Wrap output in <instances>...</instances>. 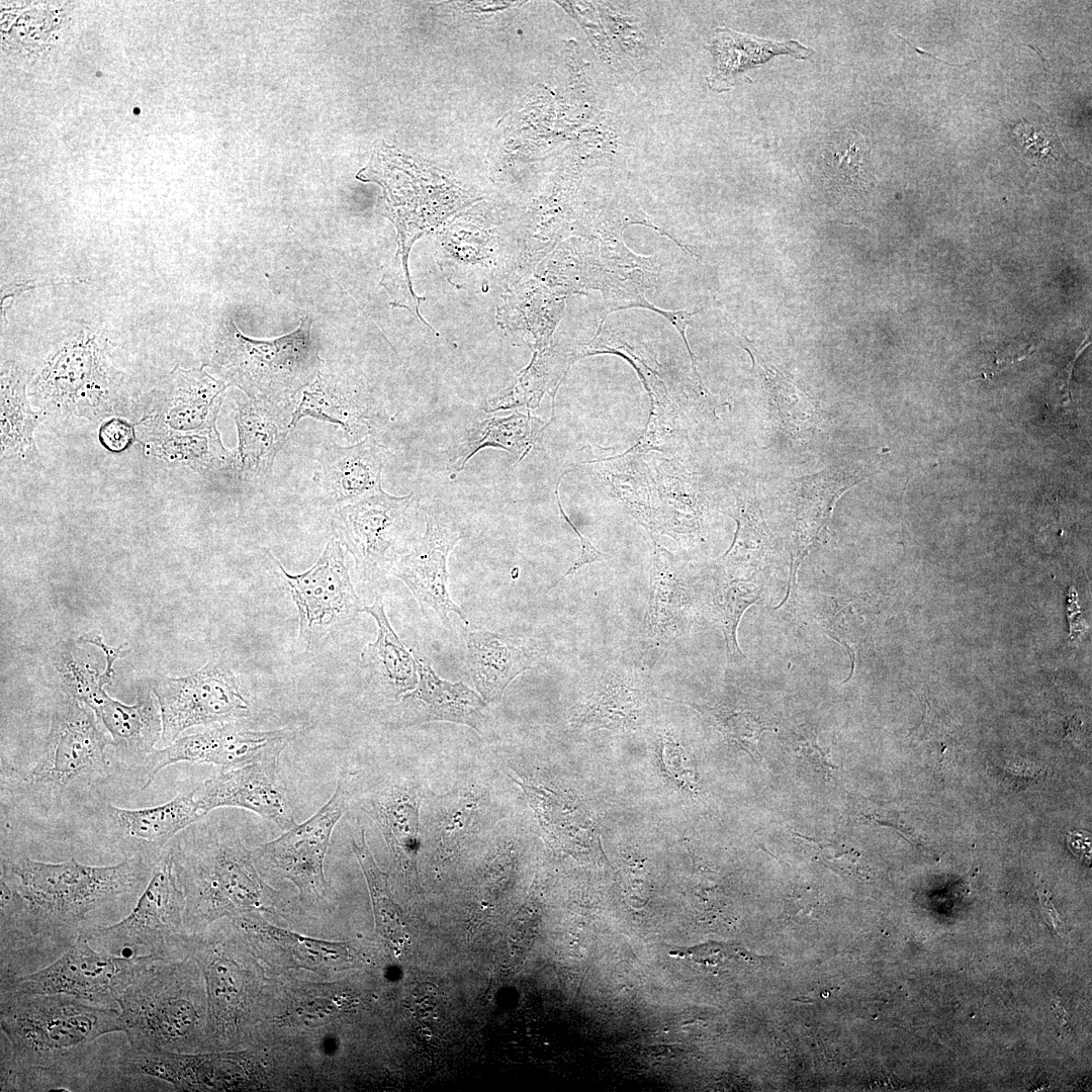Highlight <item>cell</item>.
I'll return each instance as SVG.
<instances>
[{
  "mask_svg": "<svg viewBox=\"0 0 1092 1092\" xmlns=\"http://www.w3.org/2000/svg\"><path fill=\"white\" fill-rule=\"evenodd\" d=\"M158 859L144 853L112 866H88L74 858L58 863L26 856L2 859L1 952L15 941L70 946L90 912L139 892Z\"/></svg>",
  "mask_w": 1092,
  "mask_h": 1092,
  "instance_id": "6da1fadb",
  "label": "cell"
},
{
  "mask_svg": "<svg viewBox=\"0 0 1092 1092\" xmlns=\"http://www.w3.org/2000/svg\"><path fill=\"white\" fill-rule=\"evenodd\" d=\"M1 1091L62 1089L95 1040L123 1031L120 1011L63 994L0 992Z\"/></svg>",
  "mask_w": 1092,
  "mask_h": 1092,
  "instance_id": "7a4b0ae2",
  "label": "cell"
},
{
  "mask_svg": "<svg viewBox=\"0 0 1092 1092\" xmlns=\"http://www.w3.org/2000/svg\"><path fill=\"white\" fill-rule=\"evenodd\" d=\"M197 823L169 847L185 919L207 922L272 905L273 890L260 879L241 836L219 823Z\"/></svg>",
  "mask_w": 1092,
  "mask_h": 1092,
  "instance_id": "3957f363",
  "label": "cell"
},
{
  "mask_svg": "<svg viewBox=\"0 0 1092 1092\" xmlns=\"http://www.w3.org/2000/svg\"><path fill=\"white\" fill-rule=\"evenodd\" d=\"M394 158L377 152L357 178L375 182L383 189L387 216L397 232L395 256L398 266L389 280L394 302L413 311L424 323L420 304L425 297L416 294L408 271L412 247L422 236L475 198L437 170Z\"/></svg>",
  "mask_w": 1092,
  "mask_h": 1092,
  "instance_id": "277c9868",
  "label": "cell"
},
{
  "mask_svg": "<svg viewBox=\"0 0 1092 1092\" xmlns=\"http://www.w3.org/2000/svg\"><path fill=\"white\" fill-rule=\"evenodd\" d=\"M310 327L311 320L302 317L289 334L257 340L231 322L215 342L209 366L249 398L291 407L323 365Z\"/></svg>",
  "mask_w": 1092,
  "mask_h": 1092,
  "instance_id": "5b68a950",
  "label": "cell"
},
{
  "mask_svg": "<svg viewBox=\"0 0 1092 1092\" xmlns=\"http://www.w3.org/2000/svg\"><path fill=\"white\" fill-rule=\"evenodd\" d=\"M110 745L93 711L65 694L54 710L39 755L14 779L13 791L29 807L55 811L73 789L89 787L106 775Z\"/></svg>",
  "mask_w": 1092,
  "mask_h": 1092,
  "instance_id": "8992f818",
  "label": "cell"
},
{
  "mask_svg": "<svg viewBox=\"0 0 1092 1092\" xmlns=\"http://www.w3.org/2000/svg\"><path fill=\"white\" fill-rule=\"evenodd\" d=\"M171 960L140 956L116 997L130 1048L182 1053L199 1032L200 1005Z\"/></svg>",
  "mask_w": 1092,
  "mask_h": 1092,
  "instance_id": "52a82bcc",
  "label": "cell"
},
{
  "mask_svg": "<svg viewBox=\"0 0 1092 1092\" xmlns=\"http://www.w3.org/2000/svg\"><path fill=\"white\" fill-rule=\"evenodd\" d=\"M419 511L414 493L396 496L384 490L337 508L335 536L353 557L362 583L377 585L391 574L414 543L410 540Z\"/></svg>",
  "mask_w": 1092,
  "mask_h": 1092,
  "instance_id": "ba28073f",
  "label": "cell"
},
{
  "mask_svg": "<svg viewBox=\"0 0 1092 1092\" xmlns=\"http://www.w3.org/2000/svg\"><path fill=\"white\" fill-rule=\"evenodd\" d=\"M268 566L288 592L298 616V639L312 650L352 624L363 612L341 541L333 535L307 570L292 574L270 552Z\"/></svg>",
  "mask_w": 1092,
  "mask_h": 1092,
  "instance_id": "9c48e42d",
  "label": "cell"
},
{
  "mask_svg": "<svg viewBox=\"0 0 1092 1092\" xmlns=\"http://www.w3.org/2000/svg\"><path fill=\"white\" fill-rule=\"evenodd\" d=\"M185 911V896L169 848L162 852L133 910L108 926H81L96 949L118 956H154L171 960Z\"/></svg>",
  "mask_w": 1092,
  "mask_h": 1092,
  "instance_id": "30bf717a",
  "label": "cell"
},
{
  "mask_svg": "<svg viewBox=\"0 0 1092 1092\" xmlns=\"http://www.w3.org/2000/svg\"><path fill=\"white\" fill-rule=\"evenodd\" d=\"M32 394L54 412L87 418L110 415L117 382L96 337L83 332L57 350L33 381Z\"/></svg>",
  "mask_w": 1092,
  "mask_h": 1092,
  "instance_id": "8fae6325",
  "label": "cell"
},
{
  "mask_svg": "<svg viewBox=\"0 0 1092 1092\" xmlns=\"http://www.w3.org/2000/svg\"><path fill=\"white\" fill-rule=\"evenodd\" d=\"M162 718V742L171 744L186 729L247 717L250 703L231 667L212 659L194 673L158 676L153 684Z\"/></svg>",
  "mask_w": 1092,
  "mask_h": 1092,
  "instance_id": "7c38bea8",
  "label": "cell"
},
{
  "mask_svg": "<svg viewBox=\"0 0 1092 1092\" xmlns=\"http://www.w3.org/2000/svg\"><path fill=\"white\" fill-rule=\"evenodd\" d=\"M139 959L98 950L79 932L60 959L27 975L1 978L0 990L63 994L92 1005L113 1007Z\"/></svg>",
  "mask_w": 1092,
  "mask_h": 1092,
  "instance_id": "4fadbf2b",
  "label": "cell"
},
{
  "mask_svg": "<svg viewBox=\"0 0 1092 1092\" xmlns=\"http://www.w3.org/2000/svg\"><path fill=\"white\" fill-rule=\"evenodd\" d=\"M352 782L349 772L340 776L332 797L318 811L258 849L296 885L302 898L318 900L326 895L324 861L334 828L348 810Z\"/></svg>",
  "mask_w": 1092,
  "mask_h": 1092,
  "instance_id": "5bb4252c",
  "label": "cell"
},
{
  "mask_svg": "<svg viewBox=\"0 0 1092 1092\" xmlns=\"http://www.w3.org/2000/svg\"><path fill=\"white\" fill-rule=\"evenodd\" d=\"M291 729L254 731L231 721L176 739L160 749H154L145 759L146 783L149 788L156 776L167 766L187 761L209 763L233 769L245 764L279 757L294 738Z\"/></svg>",
  "mask_w": 1092,
  "mask_h": 1092,
  "instance_id": "9a60e30c",
  "label": "cell"
},
{
  "mask_svg": "<svg viewBox=\"0 0 1092 1092\" xmlns=\"http://www.w3.org/2000/svg\"><path fill=\"white\" fill-rule=\"evenodd\" d=\"M463 537L462 530L450 520L426 511L423 535L399 556L391 570L413 593L422 613L427 616L434 612L447 628H451L448 614L452 612L468 624L465 613L448 593V557Z\"/></svg>",
  "mask_w": 1092,
  "mask_h": 1092,
  "instance_id": "2e32d148",
  "label": "cell"
},
{
  "mask_svg": "<svg viewBox=\"0 0 1092 1092\" xmlns=\"http://www.w3.org/2000/svg\"><path fill=\"white\" fill-rule=\"evenodd\" d=\"M279 757L254 761L226 769L195 789V798L207 814L220 807H238L256 813L286 831L294 827V807L288 788L279 775Z\"/></svg>",
  "mask_w": 1092,
  "mask_h": 1092,
  "instance_id": "e0dca14e",
  "label": "cell"
},
{
  "mask_svg": "<svg viewBox=\"0 0 1092 1092\" xmlns=\"http://www.w3.org/2000/svg\"><path fill=\"white\" fill-rule=\"evenodd\" d=\"M300 393L292 410V429L301 419L312 418L339 426L353 444L370 434L372 399L361 374L323 364Z\"/></svg>",
  "mask_w": 1092,
  "mask_h": 1092,
  "instance_id": "ac0fdd59",
  "label": "cell"
},
{
  "mask_svg": "<svg viewBox=\"0 0 1092 1092\" xmlns=\"http://www.w3.org/2000/svg\"><path fill=\"white\" fill-rule=\"evenodd\" d=\"M392 457L371 434L349 446L324 447L313 475L321 502L339 508L382 491V471Z\"/></svg>",
  "mask_w": 1092,
  "mask_h": 1092,
  "instance_id": "d6986e66",
  "label": "cell"
},
{
  "mask_svg": "<svg viewBox=\"0 0 1092 1092\" xmlns=\"http://www.w3.org/2000/svg\"><path fill=\"white\" fill-rule=\"evenodd\" d=\"M102 811L106 831L116 842L133 847V854L154 857L160 856L175 835L206 816L195 790L154 807L127 809L106 804Z\"/></svg>",
  "mask_w": 1092,
  "mask_h": 1092,
  "instance_id": "ffe728a7",
  "label": "cell"
},
{
  "mask_svg": "<svg viewBox=\"0 0 1092 1092\" xmlns=\"http://www.w3.org/2000/svg\"><path fill=\"white\" fill-rule=\"evenodd\" d=\"M649 605L644 630V664L652 667L688 629L691 598L673 555L653 538Z\"/></svg>",
  "mask_w": 1092,
  "mask_h": 1092,
  "instance_id": "44dd1931",
  "label": "cell"
},
{
  "mask_svg": "<svg viewBox=\"0 0 1092 1092\" xmlns=\"http://www.w3.org/2000/svg\"><path fill=\"white\" fill-rule=\"evenodd\" d=\"M860 472L845 467H832L794 481L793 507L795 528L788 592L779 605L783 606L794 594L797 571L803 558L821 541L837 499L860 480Z\"/></svg>",
  "mask_w": 1092,
  "mask_h": 1092,
  "instance_id": "7402d4cb",
  "label": "cell"
},
{
  "mask_svg": "<svg viewBox=\"0 0 1092 1092\" xmlns=\"http://www.w3.org/2000/svg\"><path fill=\"white\" fill-rule=\"evenodd\" d=\"M290 406L248 397L234 410L238 432L235 452L236 476L247 483L265 482L272 472L276 455L291 428Z\"/></svg>",
  "mask_w": 1092,
  "mask_h": 1092,
  "instance_id": "603a6c76",
  "label": "cell"
},
{
  "mask_svg": "<svg viewBox=\"0 0 1092 1092\" xmlns=\"http://www.w3.org/2000/svg\"><path fill=\"white\" fill-rule=\"evenodd\" d=\"M416 661L418 685L402 696L396 707L397 722L401 726H413L445 721L469 726L479 732L486 708L482 697L462 682L440 678L430 664L419 657Z\"/></svg>",
  "mask_w": 1092,
  "mask_h": 1092,
  "instance_id": "cb8c5ba5",
  "label": "cell"
},
{
  "mask_svg": "<svg viewBox=\"0 0 1092 1092\" xmlns=\"http://www.w3.org/2000/svg\"><path fill=\"white\" fill-rule=\"evenodd\" d=\"M645 676L621 667L605 671L572 715L576 727L631 731L644 716L649 699Z\"/></svg>",
  "mask_w": 1092,
  "mask_h": 1092,
  "instance_id": "d4e9b609",
  "label": "cell"
},
{
  "mask_svg": "<svg viewBox=\"0 0 1092 1092\" xmlns=\"http://www.w3.org/2000/svg\"><path fill=\"white\" fill-rule=\"evenodd\" d=\"M524 640L477 629L467 635V662L473 684L487 703H498L508 686L537 662Z\"/></svg>",
  "mask_w": 1092,
  "mask_h": 1092,
  "instance_id": "484cf974",
  "label": "cell"
},
{
  "mask_svg": "<svg viewBox=\"0 0 1092 1092\" xmlns=\"http://www.w3.org/2000/svg\"><path fill=\"white\" fill-rule=\"evenodd\" d=\"M706 48L715 59L713 69L707 77L709 88L715 92L731 89L746 70L759 68L775 56L789 55L804 60L814 53L798 40H767L736 32L728 27H717Z\"/></svg>",
  "mask_w": 1092,
  "mask_h": 1092,
  "instance_id": "4316f807",
  "label": "cell"
},
{
  "mask_svg": "<svg viewBox=\"0 0 1092 1092\" xmlns=\"http://www.w3.org/2000/svg\"><path fill=\"white\" fill-rule=\"evenodd\" d=\"M421 793L412 783H390L362 800L364 812L376 823L394 858L414 863L420 847Z\"/></svg>",
  "mask_w": 1092,
  "mask_h": 1092,
  "instance_id": "83f0119b",
  "label": "cell"
},
{
  "mask_svg": "<svg viewBox=\"0 0 1092 1092\" xmlns=\"http://www.w3.org/2000/svg\"><path fill=\"white\" fill-rule=\"evenodd\" d=\"M550 423L544 424L529 412H515L507 417H490L472 424L446 451L451 478L464 470L472 456L487 447L506 450L520 462Z\"/></svg>",
  "mask_w": 1092,
  "mask_h": 1092,
  "instance_id": "f1b7e54d",
  "label": "cell"
},
{
  "mask_svg": "<svg viewBox=\"0 0 1092 1092\" xmlns=\"http://www.w3.org/2000/svg\"><path fill=\"white\" fill-rule=\"evenodd\" d=\"M164 418L178 432L215 427L228 383L203 369L176 367L167 384Z\"/></svg>",
  "mask_w": 1092,
  "mask_h": 1092,
  "instance_id": "f546056e",
  "label": "cell"
},
{
  "mask_svg": "<svg viewBox=\"0 0 1092 1092\" xmlns=\"http://www.w3.org/2000/svg\"><path fill=\"white\" fill-rule=\"evenodd\" d=\"M605 37V64L620 74H638L656 66V41L643 17L627 5L593 2Z\"/></svg>",
  "mask_w": 1092,
  "mask_h": 1092,
  "instance_id": "4dcf8cb0",
  "label": "cell"
},
{
  "mask_svg": "<svg viewBox=\"0 0 1092 1092\" xmlns=\"http://www.w3.org/2000/svg\"><path fill=\"white\" fill-rule=\"evenodd\" d=\"M561 297L540 280L516 283L503 295V302L496 309V323L503 330L530 334L533 351L543 350L549 346L562 317L564 301Z\"/></svg>",
  "mask_w": 1092,
  "mask_h": 1092,
  "instance_id": "1f68e13d",
  "label": "cell"
},
{
  "mask_svg": "<svg viewBox=\"0 0 1092 1092\" xmlns=\"http://www.w3.org/2000/svg\"><path fill=\"white\" fill-rule=\"evenodd\" d=\"M363 612L374 618L378 631L376 640L361 652L362 666L383 694L393 698L403 696L418 685L417 661L391 628L381 596H376Z\"/></svg>",
  "mask_w": 1092,
  "mask_h": 1092,
  "instance_id": "d6a6232c",
  "label": "cell"
},
{
  "mask_svg": "<svg viewBox=\"0 0 1092 1092\" xmlns=\"http://www.w3.org/2000/svg\"><path fill=\"white\" fill-rule=\"evenodd\" d=\"M93 712L109 733L117 753L128 759L145 761L162 736L159 705L151 693L141 695L132 705L107 696Z\"/></svg>",
  "mask_w": 1092,
  "mask_h": 1092,
  "instance_id": "836d02e7",
  "label": "cell"
},
{
  "mask_svg": "<svg viewBox=\"0 0 1092 1092\" xmlns=\"http://www.w3.org/2000/svg\"><path fill=\"white\" fill-rule=\"evenodd\" d=\"M572 362V352L563 353L557 345L533 351L529 365L506 388L485 401L484 411L491 413L521 406L535 408L544 393L552 388L557 391Z\"/></svg>",
  "mask_w": 1092,
  "mask_h": 1092,
  "instance_id": "e575fe53",
  "label": "cell"
},
{
  "mask_svg": "<svg viewBox=\"0 0 1092 1092\" xmlns=\"http://www.w3.org/2000/svg\"><path fill=\"white\" fill-rule=\"evenodd\" d=\"M26 381L16 368L1 372V458L18 461L37 456L33 431L39 416L31 410L25 393Z\"/></svg>",
  "mask_w": 1092,
  "mask_h": 1092,
  "instance_id": "d590c367",
  "label": "cell"
},
{
  "mask_svg": "<svg viewBox=\"0 0 1092 1092\" xmlns=\"http://www.w3.org/2000/svg\"><path fill=\"white\" fill-rule=\"evenodd\" d=\"M223 950L221 944H213L203 954L211 1029L218 1037L235 1028L244 996L243 973Z\"/></svg>",
  "mask_w": 1092,
  "mask_h": 1092,
  "instance_id": "8d00e7d4",
  "label": "cell"
},
{
  "mask_svg": "<svg viewBox=\"0 0 1092 1092\" xmlns=\"http://www.w3.org/2000/svg\"><path fill=\"white\" fill-rule=\"evenodd\" d=\"M441 246L443 270H452L454 275L460 271L461 279L476 275L484 282L486 276L492 279L494 272L498 275L504 271L500 265L505 247L495 235L482 233L477 226H451L443 235Z\"/></svg>",
  "mask_w": 1092,
  "mask_h": 1092,
  "instance_id": "74e56055",
  "label": "cell"
},
{
  "mask_svg": "<svg viewBox=\"0 0 1092 1092\" xmlns=\"http://www.w3.org/2000/svg\"><path fill=\"white\" fill-rule=\"evenodd\" d=\"M822 170L837 189L866 190L874 179L869 143L855 130L834 132L822 153Z\"/></svg>",
  "mask_w": 1092,
  "mask_h": 1092,
  "instance_id": "f35d334b",
  "label": "cell"
},
{
  "mask_svg": "<svg viewBox=\"0 0 1092 1092\" xmlns=\"http://www.w3.org/2000/svg\"><path fill=\"white\" fill-rule=\"evenodd\" d=\"M352 849L369 887L378 931L392 944L402 946L407 938L403 914L389 893L386 876L374 860L364 829H361L359 841L352 839Z\"/></svg>",
  "mask_w": 1092,
  "mask_h": 1092,
  "instance_id": "ab89813d",
  "label": "cell"
},
{
  "mask_svg": "<svg viewBox=\"0 0 1092 1092\" xmlns=\"http://www.w3.org/2000/svg\"><path fill=\"white\" fill-rule=\"evenodd\" d=\"M63 690L94 711L108 696L104 686L109 684L111 675L102 671L93 656L85 648L66 644L59 651L57 659Z\"/></svg>",
  "mask_w": 1092,
  "mask_h": 1092,
  "instance_id": "60d3db41",
  "label": "cell"
},
{
  "mask_svg": "<svg viewBox=\"0 0 1092 1092\" xmlns=\"http://www.w3.org/2000/svg\"><path fill=\"white\" fill-rule=\"evenodd\" d=\"M698 711L732 745L747 752L753 760L760 759L758 741L770 729L761 716L751 709L728 704L715 706L676 702Z\"/></svg>",
  "mask_w": 1092,
  "mask_h": 1092,
  "instance_id": "b9f144b4",
  "label": "cell"
},
{
  "mask_svg": "<svg viewBox=\"0 0 1092 1092\" xmlns=\"http://www.w3.org/2000/svg\"><path fill=\"white\" fill-rule=\"evenodd\" d=\"M761 586L754 575L748 579L722 581L714 592V611L726 642L729 662L744 657L737 642V629L744 612L761 596Z\"/></svg>",
  "mask_w": 1092,
  "mask_h": 1092,
  "instance_id": "7bdbcfd3",
  "label": "cell"
},
{
  "mask_svg": "<svg viewBox=\"0 0 1092 1092\" xmlns=\"http://www.w3.org/2000/svg\"><path fill=\"white\" fill-rule=\"evenodd\" d=\"M733 518L737 523L734 540L720 560L726 564L756 566L768 546V534L760 511L752 506Z\"/></svg>",
  "mask_w": 1092,
  "mask_h": 1092,
  "instance_id": "ee69618b",
  "label": "cell"
},
{
  "mask_svg": "<svg viewBox=\"0 0 1092 1092\" xmlns=\"http://www.w3.org/2000/svg\"><path fill=\"white\" fill-rule=\"evenodd\" d=\"M243 924L257 931L266 932L273 939L297 950L304 958L310 959L312 963H341L349 957V949L345 943L301 936L257 919H245Z\"/></svg>",
  "mask_w": 1092,
  "mask_h": 1092,
  "instance_id": "f6af8a7d",
  "label": "cell"
},
{
  "mask_svg": "<svg viewBox=\"0 0 1092 1092\" xmlns=\"http://www.w3.org/2000/svg\"><path fill=\"white\" fill-rule=\"evenodd\" d=\"M662 761L669 776L682 788L697 792L698 778L694 763L684 746L667 732L662 738Z\"/></svg>",
  "mask_w": 1092,
  "mask_h": 1092,
  "instance_id": "bcb514c9",
  "label": "cell"
},
{
  "mask_svg": "<svg viewBox=\"0 0 1092 1092\" xmlns=\"http://www.w3.org/2000/svg\"><path fill=\"white\" fill-rule=\"evenodd\" d=\"M818 861L826 867L842 874H855L858 871L859 854L845 844L830 841H820L806 836H800Z\"/></svg>",
  "mask_w": 1092,
  "mask_h": 1092,
  "instance_id": "7dc6e473",
  "label": "cell"
},
{
  "mask_svg": "<svg viewBox=\"0 0 1092 1092\" xmlns=\"http://www.w3.org/2000/svg\"><path fill=\"white\" fill-rule=\"evenodd\" d=\"M1089 344L1090 342L1084 343V346L1076 352L1075 358L1060 372L1056 382L1057 386L1054 388V393L1050 399L1049 406L1052 408L1054 416L1062 420L1063 424L1072 423L1074 420L1075 407L1070 389L1071 378L1077 358Z\"/></svg>",
  "mask_w": 1092,
  "mask_h": 1092,
  "instance_id": "c3c4849f",
  "label": "cell"
},
{
  "mask_svg": "<svg viewBox=\"0 0 1092 1092\" xmlns=\"http://www.w3.org/2000/svg\"><path fill=\"white\" fill-rule=\"evenodd\" d=\"M569 472H570V470H567V471H564L560 475V477H559V479H558V481L556 483L555 495H556L557 506H558V509H559V512H560L562 518L571 527V529L574 531L576 536L579 538V542H580V546H581V553L575 559V561L570 565L568 570L560 578L555 580L548 587V589L554 587L557 583H559L561 580H563L566 576L574 573L577 569H579L583 565L592 564V563L597 562V561H602L605 558V555L600 550H598L587 538H585L582 534H580V532L577 530V528L569 520L568 516L566 515V513L564 512V510H563V508L561 506L560 497H559V484H560V481L563 478V476L565 474L569 473Z\"/></svg>",
  "mask_w": 1092,
  "mask_h": 1092,
  "instance_id": "681fc988",
  "label": "cell"
},
{
  "mask_svg": "<svg viewBox=\"0 0 1092 1092\" xmlns=\"http://www.w3.org/2000/svg\"><path fill=\"white\" fill-rule=\"evenodd\" d=\"M793 743L796 744V751L810 762L816 769L824 776H829L832 771L837 769V766L832 763L829 758V754L825 752L817 743L815 735L806 733L805 731H799L794 735Z\"/></svg>",
  "mask_w": 1092,
  "mask_h": 1092,
  "instance_id": "f907efd6",
  "label": "cell"
},
{
  "mask_svg": "<svg viewBox=\"0 0 1092 1092\" xmlns=\"http://www.w3.org/2000/svg\"><path fill=\"white\" fill-rule=\"evenodd\" d=\"M414 1007L418 1017L422 1020H436L440 1010V994L437 987L424 983L418 986L414 993Z\"/></svg>",
  "mask_w": 1092,
  "mask_h": 1092,
  "instance_id": "816d5d0a",
  "label": "cell"
},
{
  "mask_svg": "<svg viewBox=\"0 0 1092 1092\" xmlns=\"http://www.w3.org/2000/svg\"><path fill=\"white\" fill-rule=\"evenodd\" d=\"M133 433L130 426L120 420L107 422L100 431L102 444L111 451H121L132 441Z\"/></svg>",
  "mask_w": 1092,
  "mask_h": 1092,
  "instance_id": "f5cc1de1",
  "label": "cell"
},
{
  "mask_svg": "<svg viewBox=\"0 0 1092 1092\" xmlns=\"http://www.w3.org/2000/svg\"><path fill=\"white\" fill-rule=\"evenodd\" d=\"M724 945L708 943L689 947L684 950L671 951L670 954L689 959L697 964L717 965L729 957V951Z\"/></svg>",
  "mask_w": 1092,
  "mask_h": 1092,
  "instance_id": "db71d44e",
  "label": "cell"
},
{
  "mask_svg": "<svg viewBox=\"0 0 1092 1092\" xmlns=\"http://www.w3.org/2000/svg\"><path fill=\"white\" fill-rule=\"evenodd\" d=\"M77 643H84V644L88 643V644H92V645H95V646L99 647L101 649V651L103 652L104 656H105V663H106L105 671H106V673H108L111 676L113 674V664H114V662L118 658L126 656V654L129 652V651H126V650H122L121 646L120 647H111V646L106 645L103 642L101 635L99 633H96V632H90V633H87V634H84V635L80 636L78 638V640H77Z\"/></svg>",
  "mask_w": 1092,
  "mask_h": 1092,
  "instance_id": "11a10c76",
  "label": "cell"
},
{
  "mask_svg": "<svg viewBox=\"0 0 1092 1092\" xmlns=\"http://www.w3.org/2000/svg\"><path fill=\"white\" fill-rule=\"evenodd\" d=\"M1037 896L1039 899L1040 909L1045 922L1052 927L1055 932L1063 935L1064 923L1060 919V916L1051 900L1050 893L1045 890L1038 889Z\"/></svg>",
  "mask_w": 1092,
  "mask_h": 1092,
  "instance_id": "9f6ffc18",
  "label": "cell"
},
{
  "mask_svg": "<svg viewBox=\"0 0 1092 1092\" xmlns=\"http://www.w3.org/2000/svg\"><path fill=\"white\" fill-rule=\"evenodd\" d=\"M979 868H973L965 875L959 882H957L947 893L948 897L954 899H962L969 895L971 891V884L974 878L977 876Z\"/></svg>",
  "mask_w": 1092,
  "mask_h": 1092,
  "instance_id": "6f0895ef",
  "label": "cell"
},
{
  "mask_svg": "<svg viewBox=\"0 0 1092 1092\" xmlns=\"http://www.w3.org/2000/svg\"><path fill=\"white\" fill-rule=\"evenodd\" d=\"M1070 848L1075 854L1088 857L1090 854V837L1082 835V832H1073L1068 836Z\"/></svg>",
  "mask_w": 1092,
  "mask_h": 1092,
  "instance_id": "680465c9",
  "label": "cell"
},
{
  "mask_svg": "<svg viewBox=\"0 0 1092 1092\" xmlns=\"http://www.w3.org/2000/svg\"><path fill=\"white\" fill-rule=\"evenodd\" d=\"M1053 1008H1054L1055 1012L1057 1013V1017H1058L1064 1031H1066L1067 1033H1070L1071 1029H1070V1026H1069V1023H1068V1020H1067V1013H1066L1065 1009L1063 1008V1006H1062V1004L1060 1003L1059 1000H1054L1053 1001Z\"/></svg>",
  "mask_w": 1092,
  "mask_h": 1092,
  "instance_id": "91938a15",
  "label": "cell"
}]
</instances>
